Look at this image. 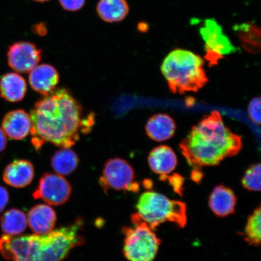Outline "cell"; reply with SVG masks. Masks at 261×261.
Listing matches in <instances>:
<instances>
[{
  "mask_svg": "<svg viewBox=\"0 0 261 261\" xmlns=\"http://www.w3.org/2000/svg\"><path fill=\"white\" fill-rule=\"evenodd\" d=\"M9 193L8 189L0 185V213L4 211L9 201Z\"/></svg>",
  "mask_w": 261,
  "mask_h": 261,
  "instance_id": "obj_28",
  "label": "cell"
},
{
  "mask_svg": "<svg viewBox=\"0 0 261 261\" xmlns=\"http://www.w3.org/2000/svg\"><path fill=\"white\" fill-rule=\"evenodd\" d=\"M133 226L124 227L123 253L129 261H152L155 258L161 240L155 230L143 221L138 213L130 216Z\"/></svg>",
  "mask_w": 261,
  "mask_h": 261,
  "instance_id": "obj_6",
  "label": "cell"
},
{
  "mask_svg": "<svg viewBox=\"0 0 261 261\" xmlns=\"http://www.w3.org/2000/svg\"><path fill=\"white\" fill-rule=\"evenodd\" d=\"M148 161L150 168L163 181L175 170L177 165L175 153L171 147L166 145L153 149L149 153Z\"/></svg>",
  "mask_w": 261,
  "mask_h": 261,
  "instance_id": "obj_12",
  "label": "cell"
},
{
  "mask_svg": "<svg viewBox=\"0 0 261 261\" xmlns=\"http://www.w3.org/2000/svg\"><path fill=\"white\" fill-rule=\"evenodd\" d=\"M191 178L194 181L200 182L203 178V173L200 171V169H194L192 172Z\"/></svg>",
  "mask_w": 261,
  "mask_h": 261,
  "instance_id": "obj_31",
  "label": "cell"
},
{
  "mask_svg": "<svg viewBox=\"0 0 261 261\" xmlns=\"http://www.w3.org/2000/svg\"><path fill=\"white\" fill-rule=\"evenodd\" d=\"M71 194L70 184L63 176L45 173L40 178L33 197L48 204L60 205L67 203Z\"/></svg>",
  "mask_w": 261,
  "mask_h": 261,
  "instance_id": "obj_9",
  "label": "cell"
},
{
  "mask_svg": "<svg viewBox=\"0 0 261 261\" xmlns=\"http://www.w3.org/2000/svg\"><path fill=\"white\" fill-rule=\"evenodd\" d=\"M28 224L27 215L18 208H11L6 211L0 219L2 229L8 236H19L24 231Z\"/></svg>",
  "mask_w": 261,
  "mask_h": 261,
  "instance_id": "obj_20",
  "label": "cell"
},
{
  "mask_svg": "<svg viewBox=\"0 0 261 261\" xmlns=\"http://www.w3.org/2000/svg\"><path fill=\"white\" fill-rule=\"evenodd\" d=\"M79 163V156L70 148H61L55 153L51 159L52 168L62 176L72 174Z\"/></svg>",
  "mask_w": 261,
  "mask_h": 261,
  "instance_id": "obj_21",
  "label": "cell"
},
{
  "mask_svg": "<svg viewBox=\"0 0 261 261\" xmlns=\"http://www.w3.org/2000/svg\"><path fill=\"white\" fill-rule=\"evenodd\" d=\"M2 126V129L9 138L21 140L25 138L31 133V116L23 110L11 111L3 117Z\"/></svg>",
  "mask_w": 261,
  "mask_h": 261,
  "instance_id": "obj_13",
  "label": "cell"
},
{
  "mask_svg": "<svg viewBox=\"0 0 261 261\" xmlns=\"http://www.w3.org/2000/svg\"><path fill=\"white\" fill-rule=\"evenodd\" d=\"M260 97H254L248 107V112L250 118L257 125H260Z\"/></svg>",
  "mask_w": 261,
  "mask_h": 261,
  "instance_id": "obj_25",
  "label": "cell"
},
{
  "mask_svg": "<svg viewBox=\"0 0 261 261\" xmlns=\"http://www.w3.org/2000/svg\"><path fill=\"white\" fill-rule=\"evenodd\" d=\"M243 146L242 139L231 132L217 111L205 116L179 144V149L194 169L219 165L236 155Z\"/></svg>",
  "mask_w": 261,
  "mask_h": 261,
  "instance_id": "obj_2",
  "label": "cell"
},
{
  "mask_svg": "<svg viewBox=\"0 0 261 261\" xmlns=\"http://www.w3.org/2000/svg\"><path fill=\"white\" fill-rule=\"evenodd\" d=\"M27 89L24 77L18 73H8L0 78V96L8 102L15 103L23 100Z\"/></svg>",
  "mask_w": 261,
  "mask_h": 261,
  "instance_id": "obj_18",
  "label": "cell"
},
{
  "mask_svg": "<svg viewBox=\"0 0 261 261\" xmlns=\"http://www.w3.org/2000/svg\"><path fill=\"white\" fill-rule=\"evenodd\" d=\"M96 11L103 21L113 23L123 20L128 15L129 8L126 0H99Z\"/></svg>",
  "mask_w": 261,
  "mask_h": 261,
  "instance_id": "obj_19",
  "label": "cell"
},
{
  "mask_svg": "<svg viewBox=\"0 0 261 261\" xmlns=\"http://www.w3.org/2000/svg\"><path fill=\"white\" fill-rule=\"evenodd\" d=\"M32 143L40 150L51 143L61 148H70L80 134L90 132L93 114L84 118L83 107L65 88L55 89L35 103L31 112Z\"/></svg>",
  "mask_w": 261,
  "mask_h": 261,
  "instance_id": "obj_1",
  "label": "cell"
},
{
  "mask_svg": "<svg viewBox=\"0 0 261 261\" xmlns=\"http://www.w3.org/2000/svg\"><path fill=\"white\" fill-rule=\"evenodd\" d=\"M28 223L35 234H44L53 231L56 224L57 215L50 206L38 204L29 211Z\"/></svg>",
  "mask_w": 261,
  "mask_h": 261,
  "instance_id": "obj_16",
  "label": "cell"
},
{
  "mask_svg": "<svg viewBox=\"0 0 261 261\" xmlns=\"http://www.w3.org/2000/svg\"><path fill=\"white\" fill-rule=\"evenodd\" d=\"M259 206L248 218L243 233L244 240L251 246L258 247L261 238V211Z\"/></svg>",
  "mask_w": 261,
  "mask_h": 261,
  "instance_id": "obj_23",
  "label": "cell"
},
{
  "mask_svg": "<svg viewBox=\"0 0 261 261\" xmlns=\"http://www.w3.org/2000/svg\"><path fill=\"white\" fill-rule=\"evenodd\" d=\"M8 145V136L4 130L0 128V153L4 151Z\"/></svg>",
  "mask_w": 261,
  "mask_h": 261,
  "instance_id": "obj_29",
  "label": "cell"
},
{
  "mask_svg": "<svg viewBox=\"0 0 261 261\" xmlns=\"http://www.w3.org/2000/svg\"><path fill=\"white\" fill-rule=\"evenodd\" d=\"M35 169L30 161L19 159L6 166L3 174L6 184L15 188H23L30 185L34 178Z\"/></svg>",
  "mask_w": 261,
  "mask_h": 261,
  "instance_id": "obj_14",
  "label": "cell"
},
{
  "mask_svg": "<svg viewBox=\"0 0 261 261\" xmlns=\"http://www.w3.org/2000/svg\"><path fill=\"white\" fill-rule=\"evenodd\" d=\"M59 2L65 11L75 12L84 7L86 0H59Z\"/></svg>",
  "mask_w": 261,
  "mask_h": 261,
  "instance_id": "obj_27",
  "label": "cell"
},
{
  "mask_svg": "<svg viewBox=\"0 0 261 261\" xmlns=\"http://www.w3.org/2000/svg\"><path fill=\"white\" fill-rule=\"evenodd\" d=\"M168 180L169 184L172 186L173 189L176 193L181 195L184 191V178L180 175L174 174L168 175L165 180Z\"/></svg>",
  "mask_w": 261,
  "mask_h": 261,
  "instance_id": "obj_26",
  "label": "cell"
},
{
  "mask_svg": "<svg viewBox=\"0 0 261 261\" xmlns=\"http://www.w3.org/2000/svg\"><path fill=\"white\" fill-rule=\"evenodd\" d=\"M135 172L129 163L120 158L108 161L99 179V184L107 193L110 189L138 192V182L135 181Z\"/></svg>",
  "mask_w": 261,
  "mask_h": 261,
  "instance_id": "obj_7",
  "label": "cell"
},
{
  "mask_svg": "<svg viewBox=\"0 0 261 261\" xmlns=\"http://www.w3.org/2000/svg\"><path fill=\"white\" fill-rule=\"evenodd\" d=\"M203 59L191 51L175 49L163 60L161 70L173 93L197 92L208 82Z\"/></svg>",
  "mask_w": 261,
  "mask_h": 261,
  "instance_id": "obj_4",
  "label": "cell"
},
{
  "mask_svg": "<svg viewBox=\"0 0 261 261\" xmlns=\"http://www.w3.org/2000/svg\"><path fill=\"white\" fill-rule=\"evenodd\" d=\"M8 63L18 73H28L41 60L42 50L30 42L19 41L10 45Z\"/></svg>",
  "mask_w": 261,
  "mask_h": 261,
  "instance_id": "obj_10",
  "label": "cell"
},
{
  "mask_svg": "<svg viewBox=\"0 0 261 261\" xmlns=\"http://www.w3.org/2000/svg\"><path fill=\"white\" fill-rule=\"evenodd\" d=\"M143 185L145 188L149 189L152 188V182L151 180H149V179H145V180L143 181Z\"/></svg>",
  "mask_w": 261,
  "mask_h": 261,
  "instance_id": "obj_32",
  "label": "cell"
},
{
  "mask_svg": "<svg viewBox=\"0 0 261 261\" xmlns=\"http://www.w3.org/2000/svg\"><path fill=\"white\" fill-rule=\"evenodd\" d=\"M33 31L35 34H37L40 36H44L47 34V30L46 25L44 23H40L35 25L33 28Z\"/></svg>",
  "mask_w": 261,
  "mask_h": 261,
  "instance_id": "obj_30",
  "label": "cell"
},
{
  "mask_svg": "<svg viewBox=\"0 0 261 261\" xmlns=\"http://www.w3.org/2000/svg\"><path fill=\"white\" fill-rule=\"evenodd\" d=\"M260 163L251 165L245 172L242 178V185L245 189L253 192L260 190Z\"/></svg>",
  "mask_w": 261,
  "mask_h": 261,
  "instance_id": "obj_24",
  "label": "cell"
},
{
  "mask_svg": "<svg viewBox=\"0 0 261 261\" xmlns=\"http://www.w3.org/2000/svg\"><path fill=\"white\" fill-rule=\"evenodd\" d=\"M136 208L140 218L155 231L167 222L181 228L187 223V208L184 202L171 200L158 192L148 191L143 193Z\"/></svg>",
  "mask_w": 261,
  "mask_h": 261,
  "instance_id": "obj_5",
  "label": "cell"
},
{
  "mask_svg": "<svg viewBox=\"0 0 261 261\" xmlns=\"http://www.w3.org/2000/svg\"><path fill=\"white\" fill-rule=\"evenodd\" d=\"M34 1L38 2H41V3H44L45 2H48L49 0H34Z\"/></svg>",
  "mask_w": 261,
  "mask_h": 261,
  "instance_id": "obj_33",
  "label": "cell"
},
{
  "mask_svg": "<svg viewBox=\"0 0 261 261\" xmlns=\"http://www.w3.org/2000/svg\"><path fill=\"white\" fill-rule=\"evenodd\" d=\"M29 73V81L32 89L43 96L56 89L60 81L58 71L51 65H37Z\"/></svg>",
  "mask_w": 261,
  "mask_h": 261,
  "instance_id": "obj_11",
  "label": "cell"
},
{
  "mask_svg": "<svg viewBox=\"0 0 261 261\" xmlns=\"http://www.w3.org/2000/svg\"><path fill=\"white\" fill-rule=\"evenodd\" d=\"M84 222L78 218L72 224L44 234L0 238V254L12 261H61L74 248L85 243L81 233Z\"/></svg>",
  "mask_w": 261,
  "mask_h": 261,
  "instance_id": "obj_3",
  "label": "cell"
},
{
  "mask_svg": "<svg viewBox=\"0 0 261 261\" xmlns=\"http://www.w3.org/2000/svg\"><path fill=\"white\" fill-rule=\"evenodd\" d=\"M237 198L234 192L224 185L217 186L212 192L208 205L213 213L218 217H226L236 211Z\"/></svg>",
  "mask_w": 261,
  "mask_h": 261,
  "instance_id": "obj_15",
  "label": "cell"
},
{
  "mask_svg": "<svg viewBox=\"0 0 261 261\" xmlns=\"http://www.w3.org/2000/svg\"><path fill=\"white\" fill-rule=\"evenodd\" d=\"M200 33L205 43V59L211 67L217 65L226 55L237 51V48L214 19H205L200 29Z\"/></svg>",
  "mask_w": 261,
  "mask_h": 261,
  "instance_id": "obj_8",
  "label": "cell"
},
{
  "mask_svg": "<svg viewBox=\"0 0 261 261\" xmlns=\"http://www.w3.org/2000/svg\"><path fill=\"white\" fill-rule=\"evenodd\" d=\"M238 38L243 47L250 53H257L260 48V29L252 22L237 24L234 26Z\"/></svg>",
  "mask_w": 261,
  "mask_h": 261,
  "instance_id": "obj_22",
  "label": "cell"
},
{
  "mask_svg": "<svg viewBox=\"0 0 261 261\" xmlns=\"http://www.w3.org/2000/svg\"><path fill=\"white\" fill-rule=\"evenodd\" d=\"M146 135L154 141L162 142L174 136L176 125L174 119L166 114H156L150 117L146 123Z\"/></svg>",
  "mask_w": 261,
  "mask_h": 261,
  "instance_id": "obj_17",
  "label": "cell"
}]
</instances>
